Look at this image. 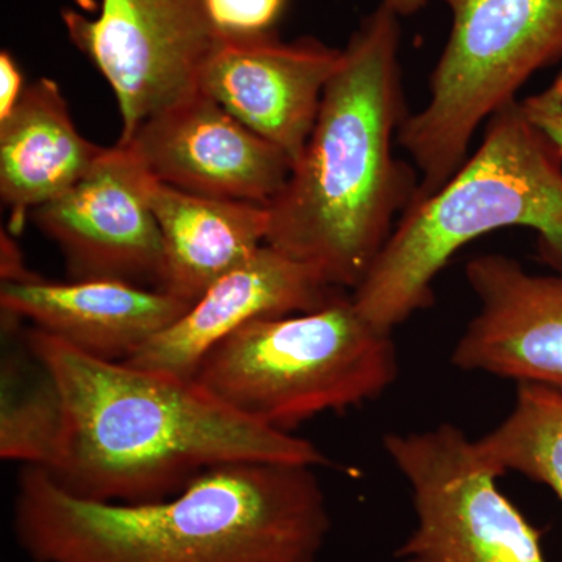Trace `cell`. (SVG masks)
Here are the masks:
<instances>
[{
    "label": "cell",
    "instance_id": "6da1fadb",
    "mask_svg": "<svg viewBox=\"0 0 562 562\" xmlns=\"http://www.w3.org/2000/svg\"><path fill=\"white\" fill-rule=\"evenodd\" d=\"M22 339L65 406L60 453L44 472L83 501H165L239 462L331 464L313 442L244 416L195 380L99 360L35 327Z\"/></svg>",
    "mask_w": 562,
    "mask_h": 562
},
{
    "label": "cell",
    "instance_id": "7a4b0ae2",
    "mask_svg": "<svg viewBox=\"0 0 562 562\" xmlns=\"http://www.w3.org/2000/svg\"><path fill=\"white\" fill-rule=\"evenodd\" d=\"M331 531L316 469L239 462L165 501L102 503L22 468L13 532L31 562H317Z\"/></svg>",
    "mask_w": 562,
    "mask_h": 562
},
{
    "label": "cell",
    "instance_id": "3957f363",
    "mask_svg": "<svg viewBox=\"0 0 562 562\" xmlns=\"http://www.w3.org/2000/svg\"><path fill=\"white\" fill-rule=\"evenodd\" d=\"M397 14L380 3L342 49L308 143L268 205L266 244L312 266L338 290L368 276L420 179L392 144L409 116Z\"/></svg>",
    "mask_w": 562,
    "mask_h": 562
},
{
    "label": "cell",
    "instance_id": "277c9868",
    "mask_svg": "<svg viewBox=\"0 0 562 562\" xmlns=\"http://www.w3.org/2000/svg\"><path fill=\"white\" fill-rule=\"evenodd\" d=\"M505 227L535 228L542 260L562 272V149L519 101L492 114L452 179L403 214L351 291L355 308L392 333L430 308L432 283L457 251Z\"/></svg>",
    "mask_w": 562,
    "mask_h": 562
},
{
    "label": "cell",
    "instance_id": "5b68a950",
    "mask_svg": "<svg viewBox=\"0 0 562 562\" xmlns=\"http://www.w3.org/2000/svg\"><path fill=\"white\" fill-rule=\"evenodd\" d=\"M392 333L342 294L316 312L243 325L203 358L195 383L276 430L376 401L398 376Z\"/></svg>",
    "mask_w": 562,
    "mask_h": 562
},
{
    "label": "cell",
    "instance_id": "8992f818",
    "mask_svg": "<svg viewBox=\"0 0 562 562\" xmlns=\"http://www.w3.org/2000/svg\"><path fill=\"white\" fill-rule=\"evenodd\" d=\"M452 32L398 144L420 171L416 202L441 190L469 158L483 122L517 101L538 70L562 60V0H442ZM413 203V205H414Z\"/></svg>",
    "mask_w": 562,
    "mask_h": 562
},
{
    "label": "cell",
    "instance_id": "52a82bcc",
    "mask_svg": "<svg viewBox=\"0 0 562 562\" xmlns=\"http://www.w3.org/2000/svg\"><path fill=\"white\" fill-rule=\"evenodd\" d=\"M383 446L414 509L395 562H549L542 531L498 486L505 473L460 427L390 432Z\"/></svg>",
    "mask_w": 562,
    "mask_h": 562
},
{
    "label": "cell",
    "instance_id": "ba28073f",
    "mask_svg": "<svg viewBox=\"0 0 562 562\" xmlns=\"http://www.w3.org/2000/svg\"><path fill=\"white\" fill-rule=\"evenodd\" d=\"M69 40L109 81L127 143L140 122L199 91L216 44L206 0H102L94 18L63 11Z\"/></svg>",
    "mask_w": 562,
    "mask_h": 562
},
{
    "label": "cell",
    "instance_id": "9c48e42d",
    "mask_svg": "<svg viewBox=\"0 0 562 562\" xmlns=\"http://www.w3.org/2000/svg\"><path fill=\"white\" fill-rule=\"evenodd\" d=\"M150 173L121 144L68 192L31 213L57 244L69 281L117 280L162 290L165 244L147 199Z\"/></svg>",
    "mask_w": 562,
    "mask_h": 562
},
{
    "label": "cell",
    "instance_id": "30bf717a",
    "mask_svg": "<svg viewBox=\"0 0 562 562\" xmlns=\"http://www.w3.org/2000/svg\"><path fill=\"white\" fill-rule=\"evenodd\" d=\"M121 146L154 179L177 190L266 206L292 169L283 150L201 90L140 122Z\"/></svg>",
    "mask_w": 562,
    "mask_h": 562
},
{
    "label": "cell",
    "instance_id": "8fae6325",
    "mask_svg": "<svg viewBox=\"0 0 562 562\" xmlns=\"http://www.w3.org/2000/svg\"><path fill=\"white\" fill-rule=\"evenodd\" d=\"M342 50L273 32L217 38L199 74L203 94L291 158H301Z\"/></svg>",
    "mask_w": 562,
    "mask_h": 562
},
{
    "label": "cell",
    "instance_id": "7c38bea8",
    "mask_svg": "<svg viewBox=\"0 0 562 562\" xmlns=\"http://www.w3.org/2000/svg\"><path fill=\"white\" fill-rule=\"evenodd\" d=\"M464 276L479 310L454 346V368L562 391V272L538 276L487 254Z\"/></svg>",
    "mask_w": 562,
    "mask_h": 562
},
{
    "label": "cell",
    "instance_id": "4fadbf2b",
    "mask_svg": "<svg viewBox=\"0 0 562 562\" xmlns=\"http://www.w3.org/2000/svg\"><path fill=\"white\" fill-rule=\"evenodd\" d=\"M342 294L316 269L269 244L222 276L127 364L192 380L206 353L251 321L316 312Z\"/></svg>",
    "mask_w": 562,
    "mask_h": 562
},
{
    "label": "cell",
    "instance_id": "5bb4252c",
    "mask_svg": "<svg viewBox=\"0 0 562 562\" xmlns=\"http://www.w3.org/2000/svg\"><path fill=\"white\" fill-rule=\"evenodd\" d=\"M192 306L176 295L117 280L2 281L0 308L11 321L57 336L103 361L133 357Z\"/></svg>",
    "mask_w": 562,
    "mask_h": 562
},
{
    "label": "cell",
    "instance_id": "9a60e30c",
    "mask_svg": "<svg viewBox=\"0 0 562 562\" xmlns=\"http://www.w3.org/2000/svg\"><path fill=\"white\" fill-rule=\"evenodd\" d=\"M105 147L77 131L57 81L27 85L16 109L0 121V198L10 227L76 187L101 160Z\"/></svg>",
    "mask_w": 562,
    "mask_h": 562
},
{
    "label": "cell",
    "instance_id": "2e32d148",
    "mask_svg": "<svg viewBox=\"0 0 562 562\" xmlns=\"http://www.w3.org/2000/svg\"><path fill=\"white\" fill-rule=\"evenodd\" d=\"M147 199L165 244L162 291L181 301H198L268 239L269 210L261 203L192 194L151 176Z\"/></svg>",
    "mask_w": 562,
    "mask_h": 562
},
{
    "label": "cell",
    "instance_id": "e0dca14e",
    "mask_svg": "<svg viewBox=\"0 0 562 562\" xmlns=\"http://www.w3.org/2000/svg\"><path fill=\"white\" fill-rule=\"evenodd\" d=\"M7 350L0 371V457L50 471L65 428L61 392L22 336L20 349Z\"/></svg>",
    "mask_w": 562,
    "mask_h": 562
},
{
    "label": "cell",
    "instance_id": "ac0fdd59",
    "mask_svg": "<svg viewBox=\"0 0 562 562\" xmlns=\"http://www.w3.org/2000/svg\"><path fill=\"white\" fill-rule=\"evenodd\" d=\"M475 441L495 468L543 484L562 505V391L517 383L512 412Z\"/></svg>",
    "mask_w": 562,
    "mask_h": 562
},
{
    "label": "cell",
    "instance_id": "d6986e66",
    "mask_svg": "<svg viewBox=\"0 0 562 562\" xmlns=\"http://www.w3.org/2000/svg\"><path fill=\"white\" fill-rule=\"evenodd\" d=\"M288 0H206L217 35L247 36L272 32Z\"/></svg>",
    "mask_w": 562,
    "mask_h": 562
},
{
    "label": "cell",
    "instance_id": "ffe728a7",
    "mask_svg": "<svg viewBox=\"0 0 562 562\" xmlns=\"http://www.w3.org/2000/svg\"><path fill=\"white\" fill-rule=\"evenodd\" d=\"M524 106L531 120L541 125L562 149V74L549 90L524 101Z\"/></svg>",
    "mask_w": 562,
    "mask_h": 562
},
{
    "label": "cell",
    "instance_id": "44dd1931",
    "mask_svg": "<svg viewBox=\"0 0 562 562\" xmlns=\"http://www.w3.org/2000/svg\"><path fill=\"white\" fill-rule=\"evenodd\" d=\"M25 88L27 85L24 83L20 63L9 50L3 49L0 54V121L16 109Z\"/></svg>",
    "mask_w": 562,
    "mask_h": 562
},
{
    "label": "cell",
    "instance_id": "7402d4cb",
    "mask_svg": "<svg viewBox=\"0 0 562 562\" xmlns=\"http://www.w3.org/2000/svg\"><path fill=\"white\" fill-rule=\"evenodd\" d=\"M36 279L22 261L20 249L9 236H2V281H29Z\"/></svg>",
    "mask_w": 562,
    "mask_h": 562
},
{
    "label": "cell",
    "instance_id": "603a6c76",
    "mask_svg": "<svg viewBox=\"0 0 562 562\" xmlns=\"http://www.w3.org/2000/svg\"><path fill=\"white\" fill-rule=\"evenodd\" d=\"M428 0H382V5L394 11L398 18L412 16L427 5Z\"/></svg>",
    "mask_w": 562,
    "mask_h": 562
}]
</instances>
